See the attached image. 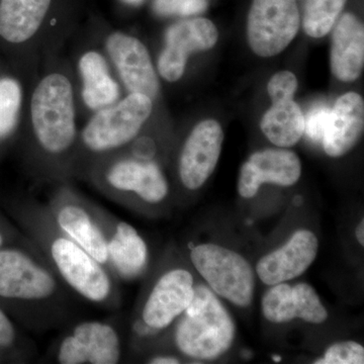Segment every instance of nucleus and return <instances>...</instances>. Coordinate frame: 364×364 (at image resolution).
<instances>
[{"instance_id": "obj_23", "label": "nucleus", "mask_w": 364, "mask_h": 364, "mask_svg": "<svg viewBox=\"0 0 364 364\" xmlns=\"http://www.w3.org/2000/svg\"><path fill=\"white\" fill-rule=\"evenodd\" d=\"M346 0H306L303 26L306 35L322 38L332 30Z\"/></svg>"}, {"instance_id": "obj_8", "label": "nucleus", "mask_w": 364, "mask_h": 364, "mask_svg": "<svg viewBox=\"0 0 364 364\" xmlns=\"http://www.w3.org/2000/svg\"><path fill=\"white\" fill-rule=\"evenodd\" d=\"M46 207L55 224L67 236L109 269L107 235L98 212L100 207L67 189L57 193Z\"/></svg>"}, {"instance_id": "obj_25", "label": "nucleus", "mask_w": 364, "mask_h": 364, "mask_svg": "<svg viewBox=\"0 0 364 364\" xmlns=\"http://www.w3.org/2000/svg\"><path fill=\"white\" fill-rule=\"evenodd\" d=\"M21 104V90L18 81L0 80V140L7 138L16 128Z\"/></svg>"}, {"instance_id": "obj_13", "label": "nucleus", "mask_w": 364, "mask_h": 364, "mask_svg": "<svg viewBox=\"0 0 364 364\" xmlns=\"http://www.w3.org/2000/svg\"><path fill=\"white\" fill-rule=\"evenodd\" d=\"M224 133L215 119L196 124L184 143L179 157V177L184 188H202L219 161Z\"/></svg>"}, {"instance_id": "obj_32", "label": "nucleus", "mask_w": 364, "mask_h": 364, "mask_svg": "<svg viewBox=\"0 0 364 364\" xmlns=\"http://www.w3.org/2000/svg\"><path fill=\"white\" fill-rule=\"evenodd\" d=\"M16 244H33L30 239L23 237L20 234L14 233L11 229H6L0 224V248L7 245H16Z\"/></svg>"}, {"instance_id": "obj_26", "label": "nucleus", "mask_w": 364, "mask_h": 364, "mask_svg": "<svg viewBox=\"0 0 364 364\" xmlns=\"http://www.w3.org/2000/svg\"><path fill=\"white\" fill-rule=\"evenodd\" d=\"M293 289L298 304V318L312 324L324 323L328 318V312L314 287L301 282Z\"/></svg>"}, {"instance_id": "obj_15", "label": "nucleus", "mask_w": 364, "mask_h": 364, "mask_svg": "<svg viewBox=\"0 0 364 364\" xmlns=\"http://www.w3.org/2000/svg\"><path fill=\"white\" fill-rule=\"evenodd\" d=\"M301 174V163L296 153L284 149L259 151L242 166L238 191L243 198H253L261 184L291 186L299 181Z\"/></svg>"}, {"instance_id": "obj_3", "label": "nucleus", "mask_w": 364, "mask_h": 364, "mask_svg": "<svg viewBox=\"0 0 364 364\" xmlns=\"http://www.w3.org/2000/svg\"><path fill=\"white\" fill-rule=\"evenodd\" d=\"M181 316L174 340L182 354L214 359L229 350L235 338L234 322L212 291L195 287L193 298Z\"/></svg>"}, {"instance_id": "obj_1", "label": "nucleus", "mask_w": 364, "mask_h": 364, "mask_svg": "<svg viewBox=\"0 0 364 364\" xmlns=\"http://www.w3.org/2000/svg\"><path fill=\"white\" fill-rule=\"evenodd\" d=\"M78 298L33 244L0 248V306L33 330L70 324Z\"/></svg>"}, {"instance_id": "obj_22", "label": "nucleus", "mask_w": 364, "mask_h": 364, "mask_svg": "<svg viewBox=\"0 0 364 364\" xmlns=\"http://www.w3.org/2000/svg\"><path fill=\"white\" fill-rule=\"evenodd\" d=\"M79 69L83 79L82 97L88 107L102 109L117 102L119 86L112 78L102 55L86 53L79 62Z\"/></svg>"}, {"instance_id": "obj_9", "label": "nucleus", "mask_w": 364, "mask_h": 364, "mask_svg": "<svg viewBox=\"0 0 364 364\" xmlns=\"http://www.w3.org/2000/svg\"><path fill=\"white\" fill-rule=\"evenodd\" d=\"M193 294L195 284L188 270L173 268L165 272L148 294L134 331L146 337L168 327L188 309Z\"/></svg>"}, {"instance_id": "obj_34", "label": "nucleus", "mask_w": 364, "mask_h": 364, "mask_svg": "<svg viewBox=\"0 0 364 364\" xmlns=\"http://www.w3.org/2000/svg\"><path fill=\"white\" fill-rule=\"evenodd\" d=\"M356 238H358V241L361 246L364 245V221L361 220L360 223H359L358 228H356Z\"/></svg>"}, {"instance_id": "obj_31", "label": "nucleus", "mask_w": 364, "mask_h": 364, "mask_svg": "<svg viewBox=\"0 0 364 364\" xmlns=\"http://www.w3.org/2000/svg\"><path fill=\"white\" fill-rule=\"evenodd\" d=\"M330 112L331 109L328 105L320 104L312 107L305 117L304 133H306L308 138L313 142H322Z\"/></svg>"}, {"instance_id": "obj_33", "label": "nucleus", "mask_w": 364, "mask_h": 364, "mask_svg": "<svg viewBox=\"0 0 364 364\" xmlns=\"http://www.w3.org/2000/svg\"><path fill=\"white\" fill-rule=\"evenodd\" d=\"M148 363L152 364H178L181 363V360L176 356L159 355L149 359Z\"/></svg>"}, {"instance_id": "obj_24", "label": "nucleus", "mask_w": 364, "mask_h": 364, "mask_svg": "<svg viewBox=\"0 0 364 364\" xmlns=\"http://www.w3.org/2000/svg\"><path fill=\"white\" fill-rule=\"evenodd\" d=\"M262 312L269 322L287 323L298 318V306L293 287L289 284H274L262 299Z\"/></svg>"}, {"instance_id": "obj_21", "label": "nucleus", "mask_w": 364, "mask_h": 364, "mask_svg": "<svg viewBox=\"0 0 364 364\" xmlns=\"http://www.w3.org/2000/svg\"><path fill=\"white\" fill-rule=\"evenodd\" d=\"M260 128L277 147H293L304 135L305 116L294 98L273 102L263 114Z\"/></svg>"}, {"instance_id": "obj_17", "label": "nucleus", "mask_w": 364, "mask_h": 364, "mask_svg": "<svg viewBox=\"0 0 364 364\" xmlns=\"http://www.w3.org/2000/svg\"><path fill=\"white\" fill-rule=\"evenodd\" d=\"M318 250V238L309 230H299L282 247L261 258L256 272L267 286L296 279L312 265Z\"/></svg>"}, {"instance_id": "obj_11", "label": "nucleus", "mask_w": 364, "mask_h": 364, "mask_svg": "<svg viewBox=\"0 0 364 364\" xmlns=\"http://www.w3.org/2000/svg\"><path fill=\"white\" fill-rule=\"evenodd\" d=\"M105 193L114 200L128 195L148 205H158L168 196V182L156 163L123 159L112 163L105 173Z\"/></svg>"}, {"instance_id": "obj_6", "label": "nucleus", "mask_w": 364, "mask_h": 364, "mask_svg": "<svg viewBox=\"0 0 364 364\" xmlns=\"http://www.w3.org/2000/svg\"><path fill=\"white\" fill-rule=\"evenodd\" d=\"M152 109L150 97L131 92L119 104L100 109L90 119L81 135L83 146L97 154L123 147L136 138Z\"/></svg>"}, {"instance_id": "obj_18", "label": "nucleus", "mask_w": 364, "mask_h": 364, "mask_svg": "<svg viewBox=\"0 0 364 364\" xmlns=\"http://www.w3.org/2000/svg\"><path fill=\"white\" fill-rule=\"evenodd\" d=\"M364 128L363 98L347 92L337 100L330 112L323 147L330 157H341L358 144Z\"/></svg>"}, {"instance_id": "obj_27", "label": "nucleus", "mask_w": 364, "mask_h": 364, "mask_svg": "<svg viewBox=\"0 0 364 364\" xmlns=\"http://www.w3.org/2000/svg\"><path fill=\"white\" fill-rule=\"evenodd\" d=\"M317 364H363L364 348L354 341L333 344L325 352L324 358L315 361Z\"/></svg>"}, {"instance_id": "obj_16", "label": "nucleus", "mask_w": 364, "mask_h": 364, "mask_svg": "<svg viewBox=\"0 0 364 364\" xmlns=\"http://www.w3.org/2000/svg\"><path fill=\"white\" fill-rule=\"evenodd\" d=\"M107 49L131 92L142 93L151 100L156 97L159 82L149 53L141 41L114 33L107 41Z\"/></svg>"}, {"instance_id": "obj_14", "label": "nucleus", "mask_w": 364, "mask_h": 364, "mask_svg": "<svg viewBox=\"0 0 364 364\" xmlns=\"http://www.w3.org/2000/svg\"><path fill=\"white\" fill-rule=\"evenodd\" d=\"M107 240L109 267L116 279L132 282L145 272L149 251L145 240L129 224L98 208Z\"/></svg>"}, {"instance_id": "obj_20", "label": "nucleus", "mask_w": 364, "mask_h": 364, "mask_svg": "<svg viewBox=\"0 0 364 364\" xmlns=\"http://www.w3.org/2000/svg\"><path fill=\"white\" fill-rule=\"evenodd\" d=\"M51 0H1L0 37L9 43H23L39 30Z\"/></svg>"}, {"instance_id": "obj_12", "label": "nucleus", "mask_w": 364, "mask_h": 364, "mask_svg": "<svg viewBox=\"0 0 364 364\" xmlns=\"http://www.w3.org/2000/svg\"><path fill=\"white\" fill-rule=\"evenodd\" d=\"M218 38L217 28L207 18L182 21L170 26L158 61L160 75L170 82L178 80L186 70L189 55L212 49Z\"/></svg>"}, {"instance_id": "obj_10", "label": "nucleus", "mask_w": 364, "mask_h": 364, "mask_svg": "<svg viewBox=\"0 0 364 364\" xmlns=\"http://www.w3.org/2000/svg\"><path fill=\"white\" fill-rule=\"evenodd\" d=\"M60 364H116L122 358V343L114 326L102 321L72 323L57 346Z\"/></svg>"}, {"instance_id": "obj_7", "label": "nucleus", "mask_w": 364, "mask_h": 364, "mask_svg": "<svg viewBox=\"0 0 364 364\" xmlns=\"http://www.w3.org/2000/svg\"><path fill=\"white\" fill-rule=\"evenodd\" d=\"M299 0H253L247 20V38L261 57L279 54L299 32Z\"/></svg>"}, {"instance_id": "obj_5", "label": "nucleus", "mask_w": 364, "mask_h": 364, "mask_svg": "<svg viewBox=\"0 0 364 364\" xmlns=\"http://www.w3.org/2000/svg\"><path fill=\"white\" fill-rule=\"evenodd\" d=\"M191 259L215 293L236 306L252 303L253 268L240 254L217 244H200L191 249Z\"/></svg>"}, {"instance_id": "obj_30", "label": "nucleus", "mask_w": 364, "mask_h": 364, "mask_svg": "<svg viewBox=\"0 0 364 364\" xmlns=\"http://www.w3.org/2000/svg\"><path fill=\"white\" fill-rule=\"evenodd\" d=\"M298 90V79L289 71H282L273 75L268 82V95L272 102L291 100Z\"/></svg>"}, {"instance_id": "obj_2", "label": "nucleus", "mask_w": 364, "mask_h": 364, "mask_svg": "<svg viewBox=\"0 0 364 364\" xmlns=\"http://www.w3.org/2000/svg\"><path fill=\"white\" fill-rule=\"evenodd\" d=\"M16 217L26 238L78 298L105 309L119 306L116 277L55 224L46 205H18Z\"/></svg>"}, {"instance_id": "obj_19", "label": "nucleus", "mask_w": 364, "mask_h": 364, "mask_svg": "<svg viewBox=\"0 0 364 364\" xmlns=\"http://www.w3.org/2000/svg\"><path fill=\"white\" fill-rule=\"evenodd\" d=\"M364 28L354 14H345L333 32L331 70L343 82H352L363 73Z\"/></svg>"}, {"instance_id": "obj_35", "label": "nucleus", "mask_w": 364, "mask_h": 364, "mask_svg": "<svg viewBox=\"0 0 364 364\" xmlns=\"http://www.w3.org/2000/svg\"><path fill=\"white\" fill-rule=\"evenodd\" d=\"M123 1L132 4V6H139V4H143L145 0H123Z\"/></svg>"}, {"instance_id": "obj_28", "label": "nucleus", "mask_w": 364, "mask_h": 364, "mask_svg": "<svg viewBox=\"0 0 364 364\" xmlns=\"http://www.w3.org/2000/svg\"><path fill=\"white\" fill-rule=\"evenodd\" d=\"M30 348L25 337L21 334L13 318L0 306V351L23 350L26 353Z\"/></svg>"}, {"instance_id": "obj_4", "label": "nucleus", "mask_w": 364, "mask_h": 364, "mask_svg": "<svg viewBox=\"0 0 364 364\" xmlns=\"http://www.w3.org/2000/svg\"><path fill=\"white\" fill-rule=\"evenodd\" d=\"M36 140L41 149L60 156L75 143L76 126L73 90L62 74H50L33 91L31 104Z\"/></svg>"}, {"instance_id": "obj_29", "label": "nucleus", "mask_w": 364, "mask_h": 364, "mask_svg": "<svg viewBox=\"0 0 364 364\" xmlns=\"http://www.w3.org/2000/svg\"><path fill=\"white\" fill-rule=\"evenodd\" d=\"M207 0H155L154 9L160 16H193L203 13Z\"/></svg>"}]
</instances>
